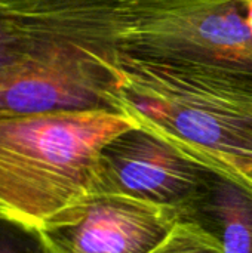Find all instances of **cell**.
<instances>
[{
  "label": "cell",
  "mask_w": 252,
  "mask_h": 253,
  "mask_svg": "<svg viewBox=\"0 0 252 253\" xmlns=\"http://www.w3.org/2000/svg\"><path fill=\"white\" fill-rule=\"evenodd\" d=\"M215 175L217 172L138 125L105 144L92 193L159 205L175 211L181 219Z\"/></svg>",
  "instance_id": "obj_4"
},
{
  "label": "cell",
  "mask_w": 252,
  "mask_h": 253,
  "mask_svg": "<svg viewBox=\"0 0 252 253\" xmlns=\"http://www.w3.org/2000/svg\"><path fill=\"white\" fill-rule=\"evenodd\" d=\"M244 4H245L247 15H248V19H250V24H251L252 28V0H244Z\"/></svg>",
  "instance_id": "obj_11"
},
{
  "label": "cell",
  "mask_w": 252,
  "mask_h": 253,
  "mask_svg": "<svg viewBox=\"0 0 252 253\" xmlns=\"http://www.w3.org/2000/svg\"><path fill=\"white\" fill-rule=\"evenodd\" d=\"M212 234L224 253H252V190L217 173L181 216Z\"/></svg>",
  "instance_id": "obj_7"
},
{
  "label": "cell",
  "mask_w": 252,
  "mask_h": 253,
  "mask_svg": "<svg viewBox=\"0 0 252 253\" xmlns=\"http://www.w3.org/2000/svg\"><path fill=\"white\" fill-rule=\"evenodd\" d=\"M122 82V70L107 67L1 70L0 117L123 110Z\"/></svg>",
  "instance_id": "obj_6"
},
{
  "label": "cell",
  "mask_w": 252,
  "mask_h": 253,
  "mask_svg": "<svg viewBox=\"0 0 252 253\" xmlns=\"http://www.w3.org/2000/svg\"><path fill=\"white\" fill-rule=\"evenodd\" d=\"M149 253H224L220 242L190 221H178L165 240Z\"/></svg>",
  "instance_id": "obj_9"
},
{
  "label": "cell",
  "mask_w": 252,
  "mask_h": 253,
  "mask_svg": "<svg viewBox=\"0 0 252 253\" xmlns=\"http://www.w3.org/2000/svg\"><path fill=\"white\" fill-rule=\"evenodd\" d=\"M180 215L138 199L91 193L42 228L55 253H149L172 231Z\"/></svg>",
  "instance_id": "obj_5"
},
{
  "label": "cell",
  "mask_w": 252,
  "mask_h": 253,
  "mask_svg": "<svg viewBox=\"0 0 252 253\" xmlns=\"http://www.w3.org/2000/svg\"><path fill=\"white\" fill-rule=\"evenodd\" d=\"M138 0H0V71L19 67L120 68Z\"/></svg>",
  "instance_id": "obj_2"
},
{
  "label": "cell",
  "mask_w": 252,
  "mask_h": 253,
  "mask_svg": "<svg viewBox=\"0 0 252 253\" xmlns=\"http://www.w3.org/2000/svg\"><path fill=\"white\" fill-rule=\"evenodd\" d=\"M120 58L218 67L252 56V28L242 0H138Z\"/></svg>",
  "instance_id": "obj_3"
},
{
  "label": "cell",
  "mask_w": 252,
  "mask_h": 253,
  "mask_svg": "<svg viewBox=\"0 0 252 253\" xmlns=\"http://www.w3.org/2000/svg\"><path fill=\"white\" fill-rule=\"evenodd\" d=\"M0 253H55L40 228L0 215Z\"/></svg>",
  "instance_id": "obj_10"
},
{
  "label": "cell",
  "mask_w": 252,
  "mask_h": 253,
  "mask_svg": "<svg viewBox=\"0 0 252 253\" xmlns=\"http://www.w3.org/2000/svg\"><path fill=\"white\" fill-rule=\"evenodd\" d=\"M154 77L221 99L239 111L252 132V58L218 67L156 65Z\"/></svg>",
  "instance_id": "obj_8"
},
{
  "label": "cell",
  "mask_w": 252,
  "mask_h": 253,
  "mask_svg": "<svg viewBox=\"0 0 252 253\" xmlns=\"http://www.w3.org/2000/svg\"><path fill=\"white\" fill-rule=\"evenodd\" d=\"M134 126L123 110L0 117V215L42 228L92 193L102 148Z\"/></svg>",
  "instance_id": "obj_1"
}]
</instances>
